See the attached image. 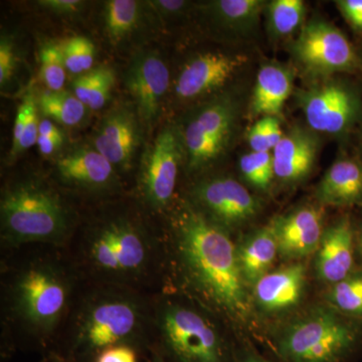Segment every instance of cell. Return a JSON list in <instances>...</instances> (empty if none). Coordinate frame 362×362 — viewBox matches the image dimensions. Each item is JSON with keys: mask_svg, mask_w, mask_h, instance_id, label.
Instances as JSON below:
<instances>
[{"mask_svg": "<svg viewBox=\"0 0 362 362\" xmlns=\"http://www.w3.org/2000/svg\"><path fill=\"white\" fill-rule=\"evenodd\" d=\"M154 295L83 283L52 350L73 362H95L116 345H130L146 356Z\"/></svg>", "mask_w": 362, "mask_h": 362, "instance_id": "obj_4", "label": "cell"}, {"mask_svg": "<svg viewBox=\"0 0 362 362\" xmlns=\"http://www.w3.org/2000/svg\"><path fill=\"white\" fill-rule=\"evenodd\" d=\"M242 362H267L266 361H264L263 358H261V357L257 356H249L247 357H245L244 361Z\"/></svg>", "mask_w": 362, "mask_h": 362, "instance_id": "obj_43", "label": "cell"}, {"mask_svg": "<svg viewBox=\"0 0 362 362\" xmlns=\"http://www.w3.org/2000/svg\"><path fill=\"white\" fill-rule=\"evenodd\" d=\"M324 206H362V163L342 157L328 168L316 189Z\"/></svg>", "mask_w": 362, "mask_h": 362, "instance_id": "obj_21", "label": "cell"}, {"mask_svg": "<svg viewBox=\"0 0 362 362\" xmlns=\"http://www.w3.org/2000/svg\"><path fill=\"white\" fill-rule=\"evenodd\" d=\"M337 6L349 25L362 32V0H338Z\"/></svg>", "mask_w": 362, "mask_h": 362, "instance_id": "obj_36", "label": "cell"}, {"mask_svg": "<svg viewBox=\"0 0 362 362\" xmlns=\"http://www.w3.org/2000/svg\"><path fill=\"white\" fill-rule=\"evenodd\" d=\"M150 6L163 16H175L176 14L183 13L189 6V2L180 1V0H161V1H150Z\"/></svg>", "mask_w": 362, "mask_h": 362, "instance_id": "obj_38", "label": "cell"}, {"mask_svg": "<svg viewBox=\"0 0 362 362\" xmlns=\"http://www.w3.org/2000/svg\"><path fill=\"white\" fill-rule=\"evenodd\" d=\"M66 71L82 75L92 70L95 61V45L88 37L75 35L61 45Z\"/></svg>", "mask_w": 362, "mask_h": 362, "instance_id": "obj_32", "label": "cell"}, {"mask_svg": "<svg viewBox=\"0 0 362 362\" xmlns=\"http://www.w3.org/2000/svg\"><path fill=\"white\" fill-rule=\"evenodd\" d=\"M40 362H73L70 359L66 358L65 356H61L58 352L51 350V351L45 352L42 354V358Z\"/></svg>", "mask_w": 362, "mask_h": 362, "instance_id": "obj_41", "label": "cell"}, {"mask_svg": "<svg viewBox=\"0 0 362 362\" xmlns=\"http://www.w3.org/2000/svg\"><path fill=\"white\" fill-rule=\"evenodd\" d=\"M84 216L64 249L83 282L118 286L157 294L168 289V252L163 221L142 204H105Z\"/></svg>", "mask_w": 362, "mask_h": 362, "instance_id": "obj_2", "label": "cell"}, {"mask_svg": "<svg viewBox=\"0 0 362 362\" xmlns=\"http://www.w3.org/2000/svg\"><path fill=\"white\" fill-rule=\"evenodd\" d=\"M329 300L338 310L349 315H362V274H351L333 285Z\"/></svg>", "mask_w": 362, "mask_h": 362, "instance_id": "obj_31", "label": "cell"}, {"mask_svg": "<svg viewBox=\"0 0 362 362\" xmlns=\"http://www.w3.org/2000/svg\"><path fill=\"white\" fill-rule=\"evenodd\" d=\"M37 4L49 13L69 16L78 13L84 6V2L80 0H42L37 2Z\"/></svg>", "mask_w": 362, "mask_h": 362, "instance_id": "obj_37", "label": "cell"}, {"mask_svg": "<svg viewBox=\"0 0 362 362\" xmlns=\"http://www.w3.org/2000/svg\"><path fill=\"white\" fill-rule=\"evenodd\" d=\"M143 4L135 0L105 2L104 30L112 44H121L136 32L141 23Z\"/></svg>", "mask_w": 362, "mask_h": 362, "instance_id": "obj_24", "label": "cell"}, {"mask_svg": "<svg viewBox=\"0 0 362 362\" xmlns=\"http://www.w3.org/2000/svg\"><path fill=\"white\" fill-rule=\"evenodd\" d=\"M238 250L245 282L256 284L269 273L279 254L277 240L271 225L255 233Z\"/></svg>", "mask_w": 362, "mask_h": 362, "instance_id": "obj_23", "label": "cell"}, {"mask_svg": "<svg viewBox=\"0 0 362 362\" xmlns=\"http://www.w3.org/2000/svg\"><path fill=\"white\" fill-rule=\"evenodd\" d=\"M18 66L16 45L13 40L7 37H2L0 42V85L1 88L13 77Z\"/></svg>", "mask_w": 362, "mask_h": 362, "instance_id": "obj_34", "label": "cell"}, {"mask_svg": "<svg viewBox=\"0 0 362 362\" xmlns=\"http://www.w3.org/2000/svg\"><path fill=\"white\" fill-rule=\"evenodd\" d=\"M124 81L140 121L147 127L153 125L170 86L166 64L156 52H140L131 62Z\"/></svg>", "mask_w": 362, "mask_h": 362, "instance_id": "obj_14", "label": "cell"}, {"mask_svg": "<svg viewBox=\"0 0 362 362\" xmlns=\"http://www.w3.org/2000/svg\"><path fill=\"white\" fill-rule=\"evenodd\" d=\"M139 351L130 345L109 347L97 356L95 362H138Z\"/></svg>", "mask_w": 362, "mask_h": 362, "instance_id": "obj_35", "label": "cell"}, {"mask_svg": "<svg viewBox=\"0 0 362 362\" xmlns=\"http://www.w3.org/2000/svg\"><path fill=\"white\" fill-rule=\"evenodd\" d=\"M313 132L295 126L284 133L272 151L276 178L285 183H296L309 175L319 151V139Z\"/></svg>", "mask_w": 362, "mask_h": 362, "instance_id": "obj_18", "label": "cell"}, {"mask_svg": "<svg viewBox=\"0 0 362 362\" xmlns=\"http://www.w3.org/2000/svg\"><path fill=\"white\" fill-rule=\"evenodd\" d=\"M187 202L228 232L251 221L259 209L256 197L230 176H213L199 180L190 190Z\"/></svg>", "mask_w": 362, "mask_h": 362, "instance_id": "obj_13", "label": "cell"}, {"mask_svg": "<svg viewBox=\"0 0 362 362\" xmlns=\"http://www.w3.org/2000/svg\"><path fill=\"white\" fill-rule=\"evenodd\" d=\"M168 252V289L194 293L207 306L228 316L246 313L245 279L239 250L230 233L187 201L163 216Z\"/></svg>", "mask_w": 362, "mask_h": 362, "instance_id": "obj_3", "label": "cell"}, {"mask_svg": "<svg viewBox=\"0 0 362 362\" xmlns=\"http://www.w3.org/2000/svg\"><path fill=\"white\" fill-rule=\"evenodd\" d=\"M80 218V209L49 178H16L2 187L0 197V250L30 245L65 247Z\"/></svg>", "mask_w": 362, "mask_h": 362, "instance_id": "obj_5", "label": "cell"}, {"mask_svg": "<svg viewBox=\"0 0 362 362\" xmlns=\"http://www.w3.org/2000/svg\"><path fill=\"white\" fill-rule=\"evenodd\" d=\"M40 77L47 90H64L66 69L61 45L45 42L40 49Z\"/></svg>", "mask_w": 362, "mask_h": 362, "instance_id": "obj_30", "label": "cell"}, {"mask_svg": "<svg viewBox=\"0 0 362 362\" xmlns=\"http://www.w3.org/2000/svg\"><path fill=\"white\" fill-rule=\"evenodd\" d=\"M265 11L269 30L275 37H288L303 28L306 6L302 0H273Z\"/></svg>", "mask_w": 362, "mask_h": 362, "instance_id": "obj_28", "label": "cell"}, {"mask_svg": "<svg viewBox=\"0 0 362 362\" xmlns=\"http://www.w3.org/2000/svg\"><path fill=\"white\" fill-rule=\"evenodd\" d=\"M240 169L245 180L258 189L266 190L275 178L272 152H249L240 159Z\"/></svg>", "mask_w": 362, "mask_h": 362, "instance_id": "obj_29", "label": "cell"}, {"mask_svg": "<svg viewBox=\"0 0 362 362\" xmlns=\"http://www.w3.org/2000/svg\"><path fill=\"white\" fill-rule=\"evenodd\" d=\"M306 281V269L291 265L269 272L255 284V298L264 310L281 312L296 306L301 299Z\"/></svg>", "mask_w": 362, "mask_h": 362, "instance_id": "obj_20", "label": "cell"}, {"mask_svg": "<svg viewBox=\"0 0 362 362\" xmlns=\"http://www.w3.org/2000/svg\"><path fill=\"white\" fill-rule=\"evenodd\" d=\"M64 140L65 138H52L39 135L37 142V148L44 156H52L61 148L62 145L64 144Z\"/></svg>", "mask_w": 362, "mask_h": 362, "instance_id": "obj_39", "label": "cell"}, {"mask_svg": "<svg viewBox=\"0 0 362 362\" xmlns=\"http://www.w3.org/2000/svg\"><path fill=\"white\" fill-rule=\"evenodd\" d=\"M361 254H362V230H361Z\"/></svg>", "mask_w": 362, "mask_h": 362, "instance_id": "obj_44", "label": "cell"}, {"mask_svg": "<svg viewBox=\"0 0 362 362\" xmlns=\"http://www.w3.org/2000/svg\"><path fill=\"white\" fill-rule=\"evenodd\" d=\"M298 101L314 132L345 134L362 116V100L357 90L334 78L300 90Z\"/></svg>", "mask_w": 362, "mask_h": 362, "instance_id": "obj_12", "label": "cell"}, {"mask_svg": "<svg viewBox=\"0 0 362 362\" xmlns=\"http://www.w3.org/2000/svg\"><path fill=\"white\" fill-rule=\"evenodd\" d=\"M284 132L276 117H263L247 132V142L252 151L272 152L282 139Z\"/></svg>", "mask_w": 362, "mask_h": 362, "instance_id": "obj_33", "label": "cell"}, {"mask_svg": "<svg viewBox=\"0 0 362 362\" xmlns=\"http://www.w3.org/2000/svg\"><path fill=\"white\" fill-rule=\"evenodd\" d=\"M145 358H146V362H166L153 350H149L148 354L145 356Z\"/></svg>", "mask_w": 362, "mask_h": 362, "instance_id": "obj_42", "label": "cell"}, {"mask_svg": "<svg viewBox=\"0 0 362 362\" xmlns=\"http://www.w3.org/2000/svg\"><path fill=\"white\" fill-rule=\"evenodd\" d=\"M354 240V228L349 218H342L324 232L316 258V271L321 280L334 285L351 275Z\"/></svg>", "mask_w": 362, "mask_h": 362, "instance_id": "obj_19", "label": "cell"}, {"mask_svg": "<svg viewBox=\"0 0 362 362\" xmlns=\"http://www.w3.org/2000/svg\"><path fill=\"white\" fill-rule=\"evenodd\" d=\"M164 290L153 297L151 343L166 362H223V338L204 312Z\"/></svg>", "mask_w": 362, "mask_h": 362, "instance_id": "obj_6", "label": "cell"}, {"mask_svg": "<svg viewBox=\"0 0 362 362\" xmlns=\"http://www.w3.org/2000/svg\"><path fill=\"white\" fill-rule=\"evenodd\" d=\"M185 158L180 128H163L145 150L140 163L134 197L147 211L163 218L175 206L181 160Z\"/></svg>", "mask_w": 362, "mask_h": 362, "instance_id": "obj_7", "label": "cell"}, {"mask_svg": "<svg viewBox=\"0 0 362 362\" xmlns=\"http://www.w3.org/2000/svg\"><path fill=\"white\" fill-rule=\"evenodd\" d=\"M83 283L64 247L30 245L1 251L4 349L51 351Z\"/></svg>", "mask_w": 362, "mask_h": 362, "instance_id": "obj_1", "label": "cell"}, {"mask_svg": "<svg viewBox=\"0 0 362 362\" xmlns=\"http://www.w3.org/2000/svg\"><path fill=\"white\" fill-rule=\"evenodd\" d=\"M292 54L297 63L315 77L351 73L361 65L346 35L323 20H312L303 25L293 42Z\"/></svg>", "mask_w": 362, "mask_h": 362, "instance_id": "obj_10", "label": "cell"}, {"mask_svg": "<svg viewBox=\"0 0 362 362\" xmlns=\"http://www.w3.org/2000/svg\"><path fill=\"white\" fill-rule=\"evenodd\" d=\"M141 124L135 108L119 105L109 111L98 126L94 147L118 173L132 168L141 142Z\"/></svg>", "mask_w": 362, "mask_h": 362, "instance_id": "obj_16", "label": "cell"}, {"mask_svg": "<svg viewBox=\"0 0 362 362\" xmlns=\"http://www.w3.org/2000/svg\"><path fill=\"white\" fill-rule=\"evenodd\" d=\"M246 57L221 52L197 54L181 69L175 81L180 101H194L221 89L246 63Z\"/></svg>", "mask_w": 362, "mask_h": 362, "instance_id": "obj_15", "label": "cell"}, {"mask_svg": "<svg viewBox=\"0 0 362 362\" xmlns=\"http://www.w3.org/2000/svg\"><path fill=\"white\" fill-rule=\"evenodd\" d=\"M115 85V71L111 66H95L74 80L73 93L90 110H101L110 99Z\"/></svg>", "mask_w": 362, "mask_h": 362, "instance_id": "obj_25", "label": "cell"}, {"mask_svg": "<svg viewBox=\"0 0 362 362\" xmlns=\"http://www.w3.org/2000/svg\"><path fill=\"white\" fill-rule=\"evenodd\" d=\"M39 133L45 137L64 138L63 132L59 129L58 126L54 125V123L47 118L40 121Z\"/></svg>", "mask_w": 362, "mask_h": 362, "instance_id": "obj_40", "label": "cell"}, {"mask_svg": "<svg viewBox=\"0 0 362 362\" xmlns=\"http://www.w3.org/2000/svg\"><path fill=\"white\" fill-rule=\"evenodd\" d=\"M357 331L327 311H319L286 330L279 352L288 362H339L354 349Z\"/></svg>", "mask_w": 362, "mask_h": 362, "instance_id": "obj_8", "label": "cell"}, {"mask_svg": "<svg viewBox=\"0 0 362 362\" xmlns=\"http://www.w3.org/2000/svg\"><path fill=\"white\" fill-rule=\"evenodd\" d=\"M278 251L285 259H301L318 251L322 240L323 211L303 206L271 223Z\"/></svg>", "mask_w": 362, "mask_h": 362, "instance_id": "obj_17", "label": "cell"}, {"mask_svg": "<svg viewBox=\"0 0 362 362\" xmlns=\"http://www.w3.org/2000/svg\"><path fill=\"white\" fill-rule=\"evenodd\" d=\"M37 106L47 119L69 127L82 122L88 109L74 93L64 90H44L37 98Z\"/></svg>", "mask_w": 362, "mask_h": 362, "instance_id": "obj_26", "label": "cell"}, {"mask_svg": "<svg viewBox=\"0 0 362 362\" xmlns=\"http://www.w3.org/2000/svg\"><path fill=\"white\" fill-rule=\"evenodd\" d=\"M54 183L66 194L104 202L122 194L120 175L95 147L77 146L54 163Z\"/></svg>", "mask_w": 362, "mask_h": 362, "instance_id": "obj_11", "label": "cell"}, {"mask_svg": "<svg viewBox=\"0 0 362 362\" xmlns=\"http://www.w3.org/2000/svg\"><path fill=\"white\" fill-rule=\"evenodd\" d=\"M266 4L263 0H218L211 7L221 25L246 32L258 25L262 13L266 11Z\"/></svg>", "mask_w": 362, "mask_h": 362, "instance_id": "obj_27", "label": "cell"}, {"mask_svg": "<svg viewBox=\"0 0 362 362\" xmlns=\"http://www.w3.org/2000/svg\"><path fill=\"white\" fill-rule=\"evenodd\" d=\"M239 107L230 96H218L192 114L180 129L188 171L213 165L226 153L237 127Z\"/></svg>", "mask_w": 362, "mask_h": 362, "instance_id": "obj_9", "label": "cell"}, {"mask_svg": "<svg viewBox=\"0 0 362 362\" xmlns=\"http://www.w3.org/2000/svg\"><path fill=\"white\" fill-rule=\"evenodd\" d=\"M293 90L291 71L279 64H267L259 69L252 90V113L278 117Z\"/></svg>", "mask_w": 362, "mask_h": 362, "instance_id": "obj_22", "label": "cell"}]
</instances>
